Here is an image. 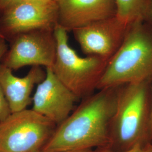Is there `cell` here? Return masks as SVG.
<instances>
[{
    "label": "cell",
    "mask_w": 152,
    "mask_h": 152,
    "mask_svg": "<svg viewBox=\"0 0 152 152\" xmlns=\"http://www.w3.org/2000/svg\"><path fill=\"white\" fill-rule=\"evenodd\" d=\"M119 87L99 90L85 98L57 126L42 152L91 150L109 144L110 129Z\"/></svg>",
    "instance_id": "6da1fadb"
},
{
    "label": "cell",
    "mask_w": 152,
    "mask_h": 152,
    "mask_svg": "<svg viewBox=\"0 0 152 152\" xmlns=\"http://www.w3.org/2000/svg\"><path fill=\"white\" fill-rule=\"evenodd\" d=\"M152 82V24L147 20L129 26L120 48L109 60L97 90Z\"/></svg>",
    "instance_id": "7a4b0ae2"
},
{
    "label": "cell",
    "mask_w": 152,
    "mask_h": 152,
    "mask_svg": "<svg viewBox=\"0 0 152 152\" xmlns=\"http://www.w3.org/2000/svg\"><path fill=\"white\" fill-rule=\"evenodd\" d=\"M151 84L140 82L119 87L110 129L109 145L115 148L114 151H124L151 142Z\"/></svg>",
    "instance_id": "3957f363"
},
{
    "label": "cell",
    "mask_w": 152,
    "mask_h": 152,
    "mask_svg": "<svg viewBox=\"0 0 152 152\" xmlns=\"http://www.w3.org/2000/svg\"><path fill=\"white\" fill-rule=\"evenodd\" d=\"M67 32L59 24L54 28L56 50L51 68L56 77L78 98H86L97 89L108 60L97 56H79L69 44Z\"/></svg>",
    "instance_id": "277c9868"
},
{
    "label": "cell",
    "mask_w": 152,
    "mask_h": 152,
    "mask_svg": "<svg viewBox=\"0 0 152 152\" xmlns=\"http://www.w3.org/2000/svg\"><path fill=\"white\" fill-rule=\"evenodd\" d=\"M56 127L32 109L12 113L0 122V152H41Z\"/></svg>",
    "instance_id": "5b68a950"
},
{
    "label": "cell",
    "mask_w": 152,
    "mask_h": 152,
    "mask_svg": "<svg viewBox=\"0 0 152 152\" xmlns=\"http://www.w3.org/2000/svg\"><path fill=\"white\" fill-rule=\"evenodd\" d=\"M57 24L56 2L15 1L0 13V33L6 41L24 33L54 31Z\"/></svg>",
    "instance_id": "8992f818"
},
{
    "label": "cell",
    "mask_w": 152,
    "mask_h": 152,
    "mask_svg": "<svg viewBox=\"0 0 152 152\" xmlns=\"http://www.w3.org/2000/svg\"><path fill=\"white\" fill-rule=\"evenodd\" d=\"M11 45L1 63L13 70L25 66L52 67L56 55L54 31L37 30L20 34L10 41Z\"/></svg>",
    "instance_id": "52a82bcc"
},
{
    "label": "cell",
    "mask_w": 152,
    "mask_h": 152,
    "mask_svg": "<svg viewBox=\"0 0 152 152\" xmlns=\"http://www.w3.org/2000/svg\"><path fill=\"white\" fill-rule=\"evenodd\" d=\"M129 27L115 16L72 31L85 54L97 56L109 61L122 44Z\"/></svg>",
    "instance_id": "ba28073f"
},
{
    "label": "cell",
    "mask_w": 152,
    "mask_h": 152,
    "mask_svg": "<svg viewBox=\"0 0 152 152\" xmlns=\"http://www.w3.org/2000/svg\"><path fill=\"white\" fill-rule=\"evenodd\" d=\"M46 73L33 95L32 109L58 126L72 113L80 98L56 77L51 67L46 68Z\"/></svg>",
    "instance_id": "9c48e42d"
},
{
    "label": "cell",
    "mask_w": 152,
    "mask_h": 152,
    "mask_svg": "<svg viewBox=\"0 0 152 152\" xmlns=\"http://www.w3.org/2000/svg\"><path fill=\"white\" fill-rule=\"evenodd\" d=\"M58 24L66 31L116 16L115 0H56Z\"/></svg>",
    "instance_id": "30bf717a"
},
{
    "label": "cell",
    "mask_w": 152,
    "mask_h": 152,
    "mask_svg": "<svg viewBox=\"0 0 152 152\" xmlns=\"http://www.w3.org/2000/svg\"><path fill=\"white\" fill-rule=\"evenodd\" d=\"M46 74L41 66H33L26 76L19 77L12 73V69L0 63V85L11 113L26 109L32 103L33 89L44 80Z\"/></svg>",
    "instance_id": "8fae6325"
},
{
    "label": "cell",
    "mask_w": 152,
    "mask_h": 152,
    "mask_svg": "<svg viewBox=\"0 0 152 152\" xmlns=\"http://www.w3.org/2000/svg\"><path fill=\"white\" fill-rule=\"evenodd\" d=\"M150 0H115L116 16L127 26L145 20Z\"/></svg>",
    "instance_id": "7c38bea8"
},
{
    "label": "cell",
    "mask_w": 152,
    "mask_h": 152,
    "mask_svg": "<svg viewBox=\"0 0 152 152\" xmlns=\"http://www.w3.org/2000/svg\"><path fill=\"white\" fill-rule=\"evenodd\" d=\"M11 113L10 105L0 85V122L7 118Z\"/></svg>",
    "instance_id": "4fadbf2b"
},
{
    "label": "cell",
    "mask_w": 152,
    "mask_h": 152,
    "mask_svg": "<svg viewBox=\"0 0 152 152\" xmlns=\"http://www.w3.org/2000/svg\"><path fill=\"white\" fill-rule=\"evenodd\" d=\"M98 152H152V142L139 144L124 151H117L110 149L105 148Z\"/></svg>",
    "instance_id": "5bb4252c"
},
{
    "label": "cell",
    "mask_w": 152,
    "mask_h": 152,
    "mask_svg": "<svg viewBox=\"0 0 152 152\" xmlns=\"http://www.w3.org/2000/svg\"><path fill=\"white\" fill-rule=\"evenodd\" d=\"M8 50L6 40L4 38L0 37V63L2 58Z\"/></svg>",
    "instance_id": "9a60e30c"
},
{
    "label": "cell",
    "mask_w": 152,
    "mask_h": 152,
    "mask_svg": "<svg viewBox=\"0 0 152 152\" xmlns=\"http://www.w3.org/2000/svg\"><path fill=\"white\" fill-rule=\"evenodd\" d=\"M145 20L152 24V0H150L149 2Z\"/></svg>",
    "instance_id": "2e32d148"
},
{
    "label": "cell",
    "mask_w": 152,
    "mask_h": 152,
    "mask_svg": "<svg viewBox=\"0 0 152 152\" xmlns=\"http://www.w3.org/2000/svg\"><path fill=\"white\" fill-rule=\"evenodd\" d=\"M14 0H0V13L11 4Z\"/></svg>",
    "instance_id": "e0dca14e"
},
{
    "label": "cell",
    "mask_w": 152,
    "mask_h": 152,
    "mask_svg": "<svg viewBox=\"0 0 152 152\" xmlns=\"http://www.w3.org/2000/svg\"><path fill=\"white\" fill-rule=\"evenodd\" d=\"M151 86V115H150V125H149V140L152 142V82Z\"/></svg>",
    "instance_id": "ac0fdd59"
},
{
    "label": "cell",
    "mask_w": 152,
    "mask_h": 152,
    "mask_svg": "<svg viewBox=\"0 0 152 152\" xmlns=\"http://www.w3.org/2000/svg\"><path fill=\"white\" fill-rule=\"evenodd\" d=\"M15 1H33V2H45V3H52V2H56V1L55 0H14V2H15Z\"/></svg>",
    "instance_id": "d6986e66"
},
{
    "label": "cell",
    "mask_w": 152,
    "mask_h": 152,
    "mask_svg": "<svg viewBox=\"0 0 152 152\" xmlns=\"http://www.w3.org/2000/svg\"><path fill=\"white\" fill-rule=\"evenodd\" d=\"M41 152H45L41 151ZM91 152V150H87V151H66V152Z\"/></svg>",
    "instance_id": "ffe728a7"
},
{
    "label": "cell",
    "mask_w": 152,
    "mask_h": 152,
    "mask_svg": "<svg viewBox=\"0 0 152 152\" xmlns=\"http://www.w3.org/2000/svg\"><path fill=\"white\" fill-rule=\"evenodd\" d=\"M0 37H1V38H3V37H2V35H1V33H0Z\"/></svg>",
    "instance_id": "44dd1931"
},
{
    "label": "cell",
    "mask_w": 152,
    "mask_h": 152,
    "mask_svg": "<svg viewBox=\"0 0 152 152\" xmlns=\"http://www.w3.org/2000/svg\"><path fill=\"white\" fill-rule=\"evenodd\" d=\"M55 1H56V0H55Z\"/></svg>",
    "instance_id": "7402d4cb"
}]
</instances>
